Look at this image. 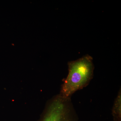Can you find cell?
I'll use <instances>...</instances> for the list:
<instances>
[{"label": "cell", "instance_id": "1", "mask_svg": "<svg viewBox=\"0 0 121 121\" xmlns=\"http://www.w3.org/2000/svg\"><path fill=\"white\" fill-rule=\"evenodd\" d=\"M68 73L64 80L60 95L71 98L78 91L87 86L93 78L94 66L93 59L89 55L68 64Z\"/></svg>", "mask_w": 121, "mask_h": 121}, {"label": "cell", "instance_id": "3", "mask_svg": "<svg viewBox=\"0 0 121 121\" xmlns=\"http://www.w3.org/2000/svg\"><path fill=\"white\" fill-rule=\"evenodd\" d=\"M113 121H121V89L115 99L112 109Z\"/></svg>", "mask_w": 121, "mask_h": 121}, {"label": "cell", "instance_id": "2", "mask_svg": "<svg viewBox=\"0 0 121 121\" xmlns=\"http://www.w3.org/2000/svg\"><path fill=\"white\" fill-rule=\"evenodd\" d=\"M71 98H64L60 95L54 98L40 121H78Z\"/></svg>", "mask_w": 121, "mask_h": 121}]
</instances>
